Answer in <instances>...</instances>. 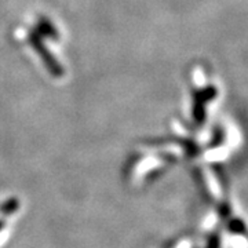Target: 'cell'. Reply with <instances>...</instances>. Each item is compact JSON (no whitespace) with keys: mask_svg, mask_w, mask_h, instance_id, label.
<instances>
[{"mask_svg":"<svg viewBox=\"0 0 248 248\" xmlns=\"http://www.w3.org/2000/svg\"><path fill=\"white\" fill-rule=\"evenodd\" d=\"M229 231L232 233H234V234H241V233H244L246 231V226H244V222L239 219V218H236V219H232L231 223H229Z\"/></svg>","mask_w":248,"mask_h":248,"instance_id":"3","label":"cell"},{"mask_svg":"<svg viewBox=\"0 0 248 248\" xmlns=\"http://www.w3.org/2000/svg\"><path fill=\"white\" fill-rule=\"evenodd\" d=\"M18 207H19V202L17 199H10L9 202L3 203V205L0 207V211H1V215H10L14 211H17Z\"/></svg>","mask_w":248,"mask_h":248,"instance_id":"2","label":"cell"},{"mask_svg":"<svg viewBox=\"0 0 248 248\" xmlns=\"http://www.w3.org/2000/svg\"><path fill=\"white\" fill-rule=\"evenodd\" d=\"M32 45H33V47L36 48V51L42 55V58H43V62H45L46 65H47V68L51 71V73L53 75H55V76H61L62 75V68L57 63V61H55V58H54L53 55L50 53H47L46 51V47L43 45H42V42L37 39V37H32Z\"/></svg>","mask_w":248,"mask_h":248,"instance_id":"1","label":"cell"},{"mask_svg":"<svg viewBox=\"0 0 248 248\" xmlns=\"http://www.w3.org/2000/svg\"><path fill=\"white\" fill-rule=\"evenodd\" d=\"M3 228H4V219H3V218H0V231H1Z\"/></svg>","mask_w":248,"mask_h":248,"instance_id":"4","label":"cell"}]
</instances>
